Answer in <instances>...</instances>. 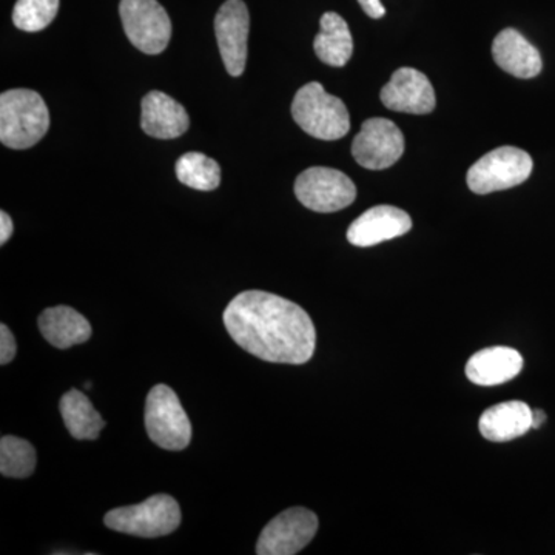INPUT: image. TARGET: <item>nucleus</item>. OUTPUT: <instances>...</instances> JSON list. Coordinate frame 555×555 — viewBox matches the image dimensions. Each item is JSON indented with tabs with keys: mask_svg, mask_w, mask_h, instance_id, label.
I'll use <instances>...</instances> for the list:
<instances>
[{
	"mask_svg": "<svg viewBox=\"0 0 555 555\" xmlns=\"http://www.w3.org/2000/svg\"><path fill=\"white\" fill-rule=\"evenodd\" d=\"M224 324L246 352L278 364H305L313 357L317 331L295 302L262 291H247L229 302Z\"/></svg>",
	"mask_w": 555,
	"mask_h": 555,
	"instance_id": "f257e3e1",
	"label": "nucleus"
},
{
	"mask_svg": "<svg viewBox=\"0 0 555 555\" xmlns=\"http://www.w3.org/2000/svg\"><path fill=\"white\" fill-rule=\"evenodd\" d=\"M50 112L36 91L16 89L0 94V142L13 150L30 149L46 137Z\"/></svg>",
	"mask_w": 555,
	"mask_h": 555,
	"instance_id": "f03ea898",
	"label": "nucleus"
},
{
	"mask_svg": "<svg viewBox=\"0 0 555 555\" xmlns=\"http://www.w3.org/2000/svg\"><path fill=\"white\" fill-rule=\"evenodd\" d=\"M295 122L310 137L337 141L350 130V116L345 102L328 94L320 82L301 87L292 102Z\"/></svg>",
	"mask_w": 555,
	"mask_h": 555,
	"instance_id": "7ed1b4c3",
	"label": "nucleus"
},
{
	"mask_svg": "<svg viewBox=\"0 0 555 555\" xmlns=\"http://www.w3.org/2000/svg\"><path fill=\"white\" fill-rule=\"evenodd\" d=\"M104 524L113 531L144 539L169 535L181 525V509L173 496H150L139 505L116 507L104 517Z\"/></svg>",
	"mask_w": 555,
	"mask_h": 555,
	"instance_id": "20e7f679",
	"label": "nucleus"
},
{
	"mask_svg": "<svg viewBox=\"0 0 555 555\" xmlns=\"http://www.w3.org/2000/svg\"><path fill=\"white\" fill-rule=\"evenodd\" d=\"M145 429L150 440L167 451H182L192 440V425L181 401L169 386L150 390L145 401Z\"/></svg>",
	"mask_w": 555,
	"mask_h": 555,
	"instance_id": "39448f33",
	"label": "nucleus"
},
{
	"mask_svg": "<svg viewBox=\"0 0 555 555\" xmlns=\"http://www.w3.org/2000/svg\"><path fill=\"white\" fill-rule=\"evenodd\" d=\"M532 167V158L525 150L495 149L470 167L467 171V185L477 195L513 189L531 177Z\"/></svg>",
	"mask_w": 555,
	"mask_h": 555,
	"instance_id": "423d86ee",
	"label": "nucleus"
},
{
	"mask_svg": "<svg viewBox=\"0 0 555 555\" xmlns=\"http://www.w3.org/2000/svg\"><path fill=\"white\" fill-rule=\"evenodd\" d=\"M120 21L130 42L145 54H159L169 46L171 22L158 0H120Z\"/></svg>",
	"mask_w": 555,
	"mask_h": 555,
	"instance_id": "0eeeda50",
	"label": "nucleus"
},
{
	"mask_svg": "<svg viewBox=\"0 0 555 555\" xmlns=\"http://www.w3.org/2000/svg\"><path fill=\"white\" fill-rule=\"evenodd\" d=\"M295 195L302 206L318 214H334L349 207L357 198L352 179L328 167H312L295 181Z\"/></svg>",
	"mask_w": 555,
	"mask_h": 555,
	"instance_id": "6e6552de",
	"label": "nucleus"
},
{
	"mask_svg": "<svg viewBox=\"0 0 555 555\" xmlns=\"http://www.w3.org/2000/svg\"><path fill=\"white\" fill-rule=\"evenodd\" d=\"M318 517L305 507H292L273 518L262 529L257 543L258 555H294L312 542Z\"/></svg>",
	"mask_w": 555,
	"mask_h": 555,
	"instance_id": "1a4fd4ad",
	"label": "nucleus"
},
{
	"mask_svg": "<svg viewBox=\"0 0 555 555\" xmlns=\"http://www.w3.org/2000/svg\"><path fill=\"white\" fill-rule=\"evenodd\" d=\"M404 153V137L392 120L372 118L353 139L352 155L367 170L392 167Z\"/></svg>",
	"mask_w": 555,
	"mask_h": 555,
	"instance_id": "9d476101",
	"label": "nucleus"
},
{
	"mask_svg": "<svg viewBox=\"0 0 555 555\" xmlns=\"http://www.w3.org/2000/svg\"><path fill=\"white\" fill-rule=\"evenodd\" d=\"M248 31L250 14L246 3L243 0L222 3L215 16V35L224 67L233 78H238L246 69Z\"/></svg>",
	"mask_w": 555,
	"mask_h": 555,
	"instance_id": "9b49d317",
	"label": "nucleus"
},
{
	"mask_svg": "<svg viewBox=\"0 0 555 555\" xmlns=\"http://www.w3.org/2000/svg\"><path fill=\"white\" fill-rule=\"evenodd\" d=\"M383 105L392 112L427 115L436 108V91L433 83L418 69L403 67L397 69L389 83L383 87Z\"/></svg>",
	"mask_w": 555,
	"mask_h": 555,
	"instance_id": "f8f14e48",
	"label": "nucleus"
},
{
	"mask_svg": "<svg viewBox=\"0 0 555 555\" xmlns=\"http://www.w3.org/2000/svg\"><path fill=\"white\" fill-rule=\"evenodd\" d=\"M412 219L406 211L393 206H377L364 211L347 230V241L352 246L372 247L379 243L406 235Z\"/></svg>",
	"mask_w": 555,
	"mask_h": 555,
	"instance_id": "ddd939ff",
	"label": "nucleus"
},
{
	"mask_svg": "<svg viewBox=\"0 0 555 555\" xmlns=\"http://www.w3.org/2000/svg\"><path fill=\"white\" fill-rule=\"evenodd\" d=\"M141 127L149 137L175 139L189 130L190 118L179 102L163 91L153 90L141 102Z\"/></svg>",
	"mask_w": 555,
	"mask_h": 555,
	"instance_id": "4468645a",
	"label": "nucleus"
},
{
	"mask_svg": "<svg viewBox=\"0 0 555 555\" xmlns=\"http://www.w3.org/2000/svg\"><path fill=\"white\" fill-rule=\"evenodd\" d=\"M492 56L503 72L520 79L535 78L543 68L539 50L514 28H506L496 35Z\"/></svg>",
	"mask_w": 555,
	"mask_h": 555,
	"instance_id": "2eb2a0df",
	"label": "nucleus"
},
{
	"mask_svg": "<svg viewBox=\"0 0 555 555\" xmlns=\"http://www.w3.org/2000/svg\"><path fill=\"white\" fill-rule=\"evenodd\" d=\"M524 369V357L511 347L495 346L480 350L466 364V375L474 385L499 386L516 378Z\"/></svg>",
	"mask_w": 555,
	"mask_h": 555,
	"instance_id": "dca6fc26",
	"label": "nucleus"
},
{
	"mask_svg": "<svg viewBox=\"0 0 555 555\" xmlns=\"http://www.w3.org/2000/svg\"><path fill=\"white\" fill-rule=\"evenodd\" d=\"M532 412L524 401H505L485 411L478 427L486 440L495 443L516 440L532 429Z\"/></svg>",
	"mask_w": 555,
	"mask_h": 555,
	"instance_id": "f3484780",
	"label": "nucleus"
},
{
	"mask_svg": "<svg viewBox=\"0 0 555 555\" xmlns=\"http://www.w3.org/2000/svg\"><path fill=\"white\" fill-rule=\"evenodd\" d=\"M39 328L43 338L57 349L82 345L93 334L89 320L68 306L43 310L39 317Z\"/></svg>",
	"mask_w": 555,
	"mask_h": 555,
	"instance_id": "a211bd4d",
	"label": "nucleus"
},
{
	"mask_svg": "<svg viewBox=\"0 0 555 555\" xmlns=\"http://www.w3.org/2000/svg\"><path fill=\"white\" fill-rule=\"evenodd\" d=\"M318 60L331 67H345L353 54V38L349 25L337 13H324L320 21V33L313 40Z\"/></svg>",
	"mask_w": 555,
	"mask_h": 555,
	"instance_id": "6ab92c4d",
	"label": "nucleus"
},
{
	"mask_svg": "<svg viewBox=\"0 0 555 555\" xmlns=\"http://www.w3.org/2000/svg\"><path fill=\"white\" fill-rule=\"evenodd\" d=\"M62 418L68 433L76 440H98L105 427L104 418L93 408L89 397L78 389L68 390L61 398L60 403Z\"/></svg>",
	"mask_w": 555,
	"mask_h": 555,
	"instance_id": "aec40b11",
	"label": "nucleus"
},
{
	"mask_svg": "<svg viewBox=\"0 0 555 555\" xmlns=\"http://www.w3.org/2000/svg\"><path fill=\"white\" fill-rule=\"evenodd\" d=\"M177 177L182 184L201 192H211L221 184L219 164L199 152L185 153L178 159Z\"/></svg>",
	"mask_w": 555,
	"mask_h": 555,
	"instance_id": "412c9836",
	"label": "nucleus"
},
{
	"mask_svg": "<svg viewBox=\"0 0 555 555\" xmlns=\"http://www.w3.org/2000/svg\"><path fill=\"white\" fill-rule=\"evenodd\" d=\"M36 451L20 437L7 436L0 440V473L11 478H27L35 473Z\"/></svg>",
	"mask_w": 555,
	"mask_h": 555,
	"instance_id": "4be33fe9",
	"label": "nucleus"
},
{
	"mask_svg": "<svg viewBox=\"0 0 555 555\" xmlns=\"http://www.w3.org/2000/svg\"><path fill=\"white\" fill-rule=\"evenodd\" d=\"M60 11V0H17L13 22L22 31L38 33L49 27Z\"/></svg>",
	"mask_w": 555,
	"mask_h": 555,
	"instance_id": "5701e85b",
	"label": "nucleus"
},
{
	"mask_svg": "<svg viewBox=\"0 0 555 555\" xmlns=\"http://www.w3.org/2000/svg\"><path fill=\"white\" fill-rule=\"evenodd\" d=\"M17 352L16 338L11 334L9 327L5 324L0 326V364L7 366L11 361L14 360Z\"/></svg>",
	"mask_w": 555,
	"mask_h": 555,
	"instance_id": "b1692460",
	"label": "nucleus"
},
{
	"mask_svg": "<svg viewBox=\"0 0 555 555\" xmlns=\"http://www.w3.org/2000/svg\"><path fill=\"white\" fill-rule=\"evenodd\" d=\"M361 9H363L364 13L367 14L372 20H382L386 14V9L383 7L382 0H358Z\"/></svg>",
	"mask_w": 555,
	"mask_h": 555,
	"instance_id": "393cba45",
	"label": "nucleus"
},
{
	"mask_svg": "<svg viewBox=\"0 0 555 555\" xmlns=\"http://www.w3.org/2000/svg\"><path fill=\"white\" fill-rule=\"evenodd\" d=\"M13 232L14 225L10 215L7 214V211H0V244H2V246L9 243Z\"/></svg>",
	"mask_w": 555,
	"mask_h": 555,
	"instance_id": "a878e982",
	"label": "nucleus"
},
{
	"mask_svg": "<svg viewBox=\"0 0 555 555\" xmlns=\"http://www.w3.org/2000/svg\"><path fill=\"white\" fill-rule=\"evenodd\" d=\"M546 422V414L543 411L532 412V429H539Z\"/></svg>",
	"mask_w": 555,
	"mask_h": 555,
	"instance_id": "bb28decb",
	"label": "nucleus"
}]
</instances>
